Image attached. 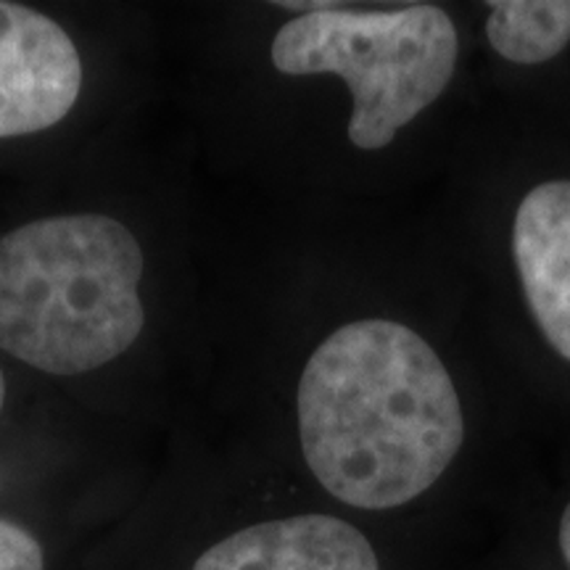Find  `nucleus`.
<instances>
[{"instance_id": "8", "label": "nucleus", "mask_w": 570, "mask_h": 570, "mask_svg": "<svg viewBox=\"0 0 570 570\" xmlns=\"http://www.w3.org/2000/svg\"><path fill=\"white\" fill-rule=\"evenodd\" d=\"M0 570H46L40 541L13 520H0Z\"/></svg>"}, {"instance_id": "6", "label": "nucleus", "mask_w": 570, "mask_h": 570, "mask_svg": "<svg viewBox=\"0 0 570 570\" xmlns=\"http://www.w3.org/2000/svg\"><path fill=\"white\" fill-rule=\"evenodd\" d=\"M194 570H381L365 533L333 515L248 525L196 560Z\"/></svg>"}, {"instance_id": "3", "label": "nucleus", "mask_w": 570, "mask_h": 570, "mask_svg": "<svg viewBox=\"0 0 570 570\" xmlns=\"http://www.w3.org/2000/svg\"><path fill=\"white\" fill-rule=\"evenodd\" d=\"M304 11L273 40V63L291 77L336 75L352 90L348 140L381 151L452 80L460 38L439 6L352 11L338 3H277Z\"/></svg>"}, {"instance_id": "1", "label": "nucleus", "mask_w": 570, "mask_h": 570, "mask_svg": "<svg viewBox=\"0 0 570 570\" xmlns=\"http://www.w3.org/2000/svg\"><path fill=\"white\" fill-rule=\"evenodd\" d=\"M302 452L325 491L360 510L407 504L465 441L452 375L415 331L360 320L333 331L296 391Z\"/></svg>"}, {"instance_id": "10", "label": "nucleus", "mask_w": 570, "mask_h": 570, "mask_svg": "<svg viewBox=\"0 0 570 570\" xmlns=\"http://www.w3.org/2000/svg\"><path fill=\"white\" fill-rule=\"evenodd\" d=\"M3 402H6V377H3V370H0V410H3Z\"/></svg>"}, {"instance_id": "2", "label": "nucleus", "mask_w": 570, "mask_h": 570, "mask_svg": "<svg viewBox=\"0 0 570 570\" xmlns=\"http://www.w3.org/2000/svg\"><path fill=\"white\" fill-rule=\"evenodd\" d=\"M146 259L106 214L35 219L0 238V348L51 375L122 356L146 327Z\"/></svg>"}, {"instance_id": "4", "label": "nucleus", "mask_w": 570, "mask_h": 570, "mask_svg": "<svg viewBox=\"0 0 570 570\" xmlns=\"http://www.w3.org/2000/svg\"><path fill=\"white\" fill-rule=\"evenodd\" d=\"M80 90L75 40L46 13L0 0V138L59 125Z\"/></svg>"}, {"instance_id": "5", "label": "nucleus", "mask_w": 570, "mask_h": 570, "mask_svg": "<svg viewBox=\"0 0 570 570\" xmlns=\"http://www.w3.org/2000/svg\"><path fill=\"white\" fill-rule=\"evenodd\" d=\"M512 256L541 336L570 362V180L541 183L520 202Z\"/></svg>"}, {"instance_id": "9", "label": "nucleus", "mask_w": 570, "mask_h": 570, "mask_svg": "<svg viewBox=\"0 0 570 570\" xmlns=\"http://www.w3.org/2000/svg\"><path fill=\"white\" fill-rule=\"evenodd\" d=\"M560 550L570 568V504L566 508V512H562V520H560Z\"/></svg>"}, {"instance_id": "7", "label": "nucleus", "mask_w": 570, "mask_h": 570, "mask_svg": "<svg viewBox=\"0 0 570 570\" xmlns=\"http://www.w3.org/2000/svg\"><path fill=\"white\" fill-rule=\"evenodd\" d=\"M489 46L512 63H541L570 42V0H491Z\"/></svg>"}]
</instances>
